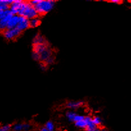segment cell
I'll use <instances>...</instances> for the list:
<instances>
[{
	"label": "cell",
	"instance_id": "9",
	"mask_svg": "<svg viewBox=\"0 0 131 131\" xmlns=\"http://www.w3.org/2000/svg\"><path fill=\"white\" fill-rule=\"evenodd\" d=\"M47 40L45 38L43 35H42L40 33H37L33 36V39H32V44L37 45V44H43V43H48Z\"/></svg>",
	"mask_w": 131,
	"mask_h": 131
},
{
	"label": "cell",
	"instance_id": "6",
	"mask_svg": "<svg viewBox=\"0 0 131 131\" xmlns=\"http://www.w3.org/2000/svg\"><path fill=\"white\" fill-rule=\"evenodd\" d=\"M24 1L23 0H14L12 3L9 6V10L13 15H17L23 5Z\"/></svg>",
	"mask_w": 131,
	"mask_h": 131
},
{
	"label": "cell",
	"instance_id": "3",
	"mask_svg": "<svg viewBox=\"0 0 131 131\" xmlns=\"http://www.w3.org/2000/svg\"><path fill=\"white\" fill-rule=\"evenodd\" d=\"M22 34V32L17 28H11V29H7L2 33L3 36L6 40L11 41L17 39L18 37H20Z\"/></svg>",
	"mask_w": 131,
	"mask_h": 131
},
{
	"label": "cell",
	"instance_id": "1",
	"mask_svg": "<svg viewBox=\"0 0 131 131\" xmlns=\"http://www.w3.org/2000/svg\"><path fill=\"white\" fill-rule=\"evenodd\" d=\"M56 3L57 1L53 0H39L34 7L38 13L39 16L41 17L50 12L55 8Z\"/></svg>",
	"mask_w": 131,
	"mask_h": 131
},
{
	"label": "cell",
	"instance_id": "12",
	"mask_svg": "<svg viewBox=\"0 0 131 131\" xmlns=\"http://www.w3.org/2000/svg\"><path fill=\"white\" fill-rule=\"evenodd\" d=\"M19 16L17 15H13L11 17L8 24V29L17 28V26L19 23Z\"/></svg>",
	"mask_w": 131,
	"mask_h": 131
},
{
	"label": "cell",
	"instance_id": "13",
	"mask_svg": "<svg viewBox=\"0 0 131 131\" xmlns=\"http://www.w3.org/2000/svg\"><path fill=\"white\" fill-rule=\"evenodd\" d=\"M41 23V19L40 17H37L35 18L30 20V28H35L40 26Z\"/></svg>",
	"mask_w": 131,
	"mask_h": 131
},
{
	"label": "cell",
	"instance_id": "25",
	"mask_svg": "<svg viewBox=\"0 0 131 131\" xmlns=\"http://www.w3.org/2000/svg\"><path fill=\"white\" fill-rule=\"evenodd\" d=\"M9 9V6H4V5H0V12L3 10H6Z\"/></svg>",
	"mask_w": 131,
	"mask_h": 131
},
{
	"label": "cell",
	"instance_id": "27",
	"mask_svg": "<svg viewBox=\"0 0 131 131\" xmlns=\"http://www.w3.org/2000/svg\"><path fill=\"white\" fill-rule=\"evenodd\" d=\"M110 3H114V4H117V5H119V4L123 3V2L122 1H119V0H114V1H110Z\"/></svg>",
	"mask_w": 131,
	"mask_h": 131
},
{
	"label": "cell",
	"instance_id": "28",
	"mask_svg": "<svg viewBox=\"0 0 131 131\" xmlns=\"http://www.w3.org/2000/svg\"><path fill=\"white\" fill-rule=\"evenodd\" d=\"M38 131H48V130L47 129L44 127V126H43V127H42L40 128V129H39Z\"/></svg>",
	"mask_w": 131,
	"mask_h": 131
},
{
	"label": "cell",
	"instance_id": "8",
	"mask_svg": "<svg viewBox=\"0 0 131 131\" xmlns=\"http://www.w3.org/2000/svg\"><path fill=\"white\" fill-rule=\"evenodd\" d=\"M53 56L52 49L51 48V47H49L48 48H47L45 51H44L43 52H41V53L40 54V60H41L40 63L41 62L45 63L48 59H49L51 56Z\"/></svg>",
	"mask_w": 131,
	"mask_h": 131
},
{
	"label": "cell",
	"instance_id": "29",
	"mask_svg": "<svg viewBox=\"0 0 131 131\" xmlns=\"http://www.w3.org/2000/svg\"><path fill=\"white\" fill-rule=\"evenodd\" d=\"M101 131H107L105 129H101Z\"/></svg>",
	"mask_w": 131,
	"mask_h": 131
},
{
	"label": "cell",
	"instance_id": "4",
	"mask_svg": "<svg viewBox=\"0 0 131 131\" xmlns=\"http://www.w3.org/2000/svg\"><path fill=\"white\" fill-rule=\"evenodd\" d=\"M65 116L68 121L70 122L74 123V124L77 122L84 120L85 116H86L85 115L77 113L75 111H73V110H68L66 113Z\"/></svg>",
	"mask_w": 131,
	"mask_h": 131
},
{
	"label": "cell",
	"instance_id": "30",
	"mask_svg": "<svg viewBox=\"0 0 131 131\" xmlns=\"http://www.w3.org/2000/svg\"><path fill=\"white\" fill-rule=\"evenodd\" d=\"M129 3H131V1H129Z\"/></svg>",
	"mask_w": 131,
	"mask_h": 131
},
{
	"label": "cell",
	"instance_id": "10",
	"mask_svg": "<svg viewBox=\"0 0 131 131\" xmlns=\"http://www.w3.org/2000/svg\"><path fill=\"white\" fill-rule=\"evenodd\" d=\"M49 47H50V46L48 42L46 43H43V44L33 45V46H32V51L37 52V53L40 54L41 52H42L44 51H45V50L47 48H48Z\"/></svg>",
	"mask_w": 131,
	"mask_h": 131
},
{
	"label": "cell",
	"instance_id": "20",
	"mask_svg": "<svg viewBox=\"0 0 131 131\" xmlns=\"http://www.w3.org/2000/svg\"><path fill=\"white\" fill-rule=\"evenodd\" d=\"M12 13L10 12V11L9 10V9H8V10H3V11L1 12H0V20H2L3 19H4L5 17H6L7 15H10V14H11Z\"/></svg>",
	"mask_w": 131,
	"mask_h": 131
},
{
	"label": "cell",
	"instance_id": "14",
	"mask_svg": "<svg viewBox=\"0 0 131 131\" xmlns=\"http://www.w3.org/2000/svg\"><path fill=\"white\" fill-rule=\"evenodd\" d=\"M84 120L86 122V125H87V129L98 127L95 125L93 121H92V117H91V116H86Z\"/></svg>",
	"mask_w": 131,
	"mask_h": 131
},
{
	"label": "cell",
	"instance_id": "22",
	"mask_svg": "<svg viewBox=\"0 0 131 131\" xmlns=\"http://www.w3.org/2000/svg\"><path fill=\"white\" fill-rule=\"evenodd\" d=\"M32 126L29 123H23V131H30Z\"/></svg>",
	"mask_w": 131,
	"mask_h": 131
},
{
	"label": "cell",
	"instance_id": "11",
	"mask_svg": "<svg viewBox=\"0 0 131 131\" xmlns=\"http://www.w3.org/2000/svg\"><path fill=\"white\" fill-rule=\"evenodd\" d=\"M12 15V14H10V15H7L6 17L3 19L2 20H0V33H2L3 32L8 29V24L9 20Z\"/></svg>",
	"mask_w": 131,
	"mask_h": 131
},
{
	"label": "cell",
	"instance_id": "2",
	"mask_svg": "<svg viewBox=\"0 0 131 131\" xmlns=\"http://www.w3.org/2000/svg\"><path fill=\"white\" fill-rule=\"evenodd\" d=\"M18 15L24 17L29 20L39 17L35 8L31 5L29 1H24V3L18 13Z\"/></svg>",
	"mask_w": 131,
	"mask_h": 131
},
{
	"label": "cell",
	"instance_id": "19",
	"mask_svg": "<svg viewBox=\"0 0 131 131\" xmlns=\"http://www.w3.org/2000/svg\"><path fill=\"white\" fill-rule=\"evenodd\" d=\"M12 125L11 124H4L0 126V131H12Z\"/></svg>",
	"mask_w": 131,
	"mask_h": 131
},
{
	"label": "cell",
	"instance_id": "15",
	"mask_svg": "<svg viewBox=\"0 0 131 131\" xmlns=\"http://www.w3.org/2000/svg\"><path fill=\"white\" fill-rule=\"evenodd\" d=\"M74 126L77 127L78 129H82V130H86L87 129V125L85 120H80V121L74 123Z\"/></svg>",
	"mask_w": 131,
	"mask_h": 131
},
{
	"label": "cell",
	"instance_id": "24",
	"mask_svg": "<svg viewBox=\"0 0 131 131\" xmlns=\"http://www.w3.org/2000/svg\"><path fill=\"white\" fill-rule=\"evenodd\" d=\"M47 67L48 66L46 65L45 63H42V62L40 63V69H41V70H42V71H45V70H46V69H47Z\"/></svg>",
	"mask_w": 131,
	"mask_h": 131
},
{
	"label": "cell",
	"instance_id": "23",
	"mask_svg": "<svg viewBox=\"0 0 131 131\" xmlns=\"http://www.w3.org/2000/svg\"><path fill=\"white\" fill-rule=\"evenodd\" d=\"M54 63H55V57H54L53 55L52 56H51L50 58L48 59V60H46L45 63H46V65H47V66H48V65H53Z\"/></svg>",
	"mask_w": 131,
	"mask_h": 131
},
{
	"label": "cell",
	"instance_id": "21",
	"mask_svg": "<svg viewBox=\"0 0 131 131\" xmlns=\"http://www.w3.org/2000/svg\"><path fill=\"white\" fill-rule=\"evenodd\" d=\"M32 59H33L34 61H37V62H39V63L40 61H41V60H40V54H39L37 53V52L32 51Z\"/></svg>",
	"mask_w": 131,
	"mask_h": 131
},
{
	"label": "cell",
	"instance_id": "18",
	"mask_svg": "<svg viewBox=\"0 0 131 131\" xmlns=\"http://www.w3.org/2000/svg\"><path fill=\"white\" fill-rule=\"evenodd\" d=\"M12 131H23V123H16L12 125Z\"/></svg>",
	"mask_w": 131,
	"mask_h": 131
},
{
	"label": "cell",
	"instance_id": "16",
	"mask_svg": "<svg viewBox=\"0 0 131 131\" xmlns=\"http://www.w3.org/2000/svg\"><path fill=\"white\" fill-rule=\"evenodd\" d=\"M44 127L48 131H55V124L51 120H48L46 122L44 125Z\"/></svg>",
	"mask_w": 131,
	"mask_h": 131
},
{
	"label": "cell",
	"instance_id": "7",
	"mask_svg": "<svg viewBox=\"0 0 131 131\" xmlns=\"http://www.w3.org/2000/svg\"><path fill=\"white\" fill-rule=\"evenodd\" d=\"M85 102L82 100H78V101H68L66 104V107L69 110L74 111L80 108L84 105Z\"/></svg>",
	"mask_w": 131,
	"mask_h": 131
},
{
	"label": "cell",
	"instance_id": "26",
	"mask_svg": "<svg viewBox=\"0 0 131 131\" xmlns=\"http://www.w3.org/2000/svg\"><path fill=\"white\" fill-rule=\"evenodd\" d=\"M86 131H101V128L95 127V128H93V129H86Z\"/></svg>",
	"mask_w": 131,
	"mask_h": 131
},
{
	"label": "cell",
	"instance_id": "5",
	"mask_svg": "<svg viewBox=\"0 0 131 131\" xmlns=\"http://www.w3.org/2000/svg\"><path fill=\"white\" fill-rule=\"evenodd\" d=\"M17 28L23 33L24 31L30 28V20L23 16H19V23H18Z\"/></svg>",
	"mask_w": 131,
	"mask_h": 131
},
{
	"label": "cell",
	"instance_id": "17",
	"mask_svg": "<svg viewBox=\"0 0 131 131\" xmlns=\"http://www.w3.org/2000/svg\"><path fill=\"white\" fill-rule=\"evenodd\" d=\"M92 121H93L94 124L95 125H96V127H100L103 124V121H102V119L100 116H95L92 117Z\"/></svg>",
	"mask_w": 131,
	"mask_h": 131
}]
</instances>
